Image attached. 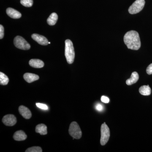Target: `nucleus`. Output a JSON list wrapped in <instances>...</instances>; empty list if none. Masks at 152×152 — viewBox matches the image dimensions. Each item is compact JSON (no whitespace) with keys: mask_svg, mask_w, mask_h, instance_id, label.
<instances>
[{"mask_svg":"<svg viewBox=\"0 0 152 152\" xmlns=\"http://www.w3.org/2000/svg\"><path fill=\"white\" fill-rule=\"evenodd\" d=\"M65 55L68 64H72L75 59V52L73 45L70 40L67 39L65 41Z\"/></svg>","mask_w":152,"mask_h":152,"instance_id":"nucleus-2","label":"nucleus"},{"mask_svg":"<svg viewBox=\"0 0 152 152\" xmlns=\"http://www.w3.org/2000/svg\"><path fill=\"white\" fill-rule=\"evenodd\" d=\"M14 140L18 141H21L26 140L27 138V136L23 131L20 130L17 131L14 134L13 136Z\"/></svg>","mask_w":152,"mask_h":152,"instance_id":"nucleus-12","label":"nucleus"},{"mask_svg":"<svg viewBox=\"0 0 152 152\" xmlns=\"http://www.w3.org/2000/svg\"><path fill=\"white\" fill-rule=\"evenodd\" d=\"M36 105H37L38 107L39 108L41 109H42V110H47L48 109V107L47 105L45 104L37 103L36 104Z\"/></svg>","mask_w":152,"mask_h":152,"instance_id":"nucleus-21","label":"nucleus"},{"mask_svg":"<svg viewBox=\"0 0 152 152\" xmlns=\"http://www.w3.org/2000/svg\"><path fill=\"white\" fill-rule=\"evenodd\" d=\"M9 79L5 74L2 72H0V84L2 86H6L8 83Z\"/></svg>","mask_w":152,"mask_h":152,"instance_id":"nucleus-18","label":"nucleus"},{"mask_svg":"<svg viewBox=\"0 0 152 152\" xmlns=\"http://www.w3.org/2000/svg\"><path fill=\"white\" fill-rule=\"evenodd\" d=\"M101 144L102 145H104L108 141L110 137V129L105 123H104L101 126Z\"/></svg>","mask_w":152,"mask_h":152,"instance_id":"nucleus-4","label":"nucleus"},{"mask_svg":"<svg viewBox=\"0 0 152 152\" xmlns=\"http://www.w3.org/2000/svg\"><path fill=\"white\" fill-rule=\"evenodd\" d=\"M19 111L22 116L26 119H29L32 116L31 111L25 106H20L19 107Z\"/></svg>","mask_w":152,"mask_h":152,"instance_id":"nucleus-9","label":"nucleus"},{"mask_svg":"<svg viewBox=\"0 0 152 152\" xmlns=\"http://www.w3.org/2000/svg\"><path fill=\"white\" fill-rule=\"evenodd\" d=\"M21 4L25 7H32L33 4V0H21Z\"/></svg>","mask_w":152,"mask_h":152,"instance_id":"nucleus-19","label":"nucleus"},{"mask_svg":"<svg viewBox=\"0 0 152 152\" xmlns=\"http://www.w3.org/2000/svg\"><path fill=\"white\" fill-rule=\"evenodd\" d=\"M101 101L102 102L104 103H108L110 102V99L105 96H102V98H101Z\"/></svg>","mask_w":152,"mask_h":152,"instance_id":"nucleus-23","label":"nucleus"},{"mask_svg":"<svg viewBox=\"0 0 152 152\" xmlns=\"http://www.w3.org/2000/svg\"><path fill=\"white\" fill-rule=\"evenodd\" d=\"M6 12L8 15L13 19H19L21 17V14L20 12L12 8L7 9Z\"/></svg>","mask_w":152,"mask_h":152,"instance_id":"nucleus-10","label":"nucleus"},{"mask_svg":"<svg viewBox=\"0 0 152 152\" xmlns=\"http://www.w3.org/2000/svg\"><path fill=\"white\" fill-rule=\"evenodd\" d=\"M139 79L138 74L137 72H133L131 75L130 78L128 79L126 81V83L128 86H131L135 83L138 81Z\"/></svg>","mask_w":152,"mask_h":152,"instance_id":"nucleus-14","label":"nucleus"},{"mask_svg":"<svg viewBox=\"0 0 152 152\" xmlns=\"http://www.w3.org/2000/svg\"><path fill=\"white\" fill-rule=\"evenodd\" d=\"M15 46L18 48L23 50H29L31 46L23 38L20 36H17L15 37L14 41Z\"/></svg>","mask_w":152,"mask_h":152,"instance_id":"nucleus-6","label":"nucleus"},{"mask_svg":"<svg viewBox=\"0 0 152 152\" xmlns=\"http://www.w3.org/2000/svg\"><path fill=\"white\" fill-rule=\"evenodd\" d=\"M49 44H50V42H49Z\"/></svg>","mask_w":152,"mask_h":152,"instance_id":"nucleus-26","label":"nucleus"},{"mask_svg":"<svg viewBox=\"0 0 152 152\" xmlns=\"http://www.w3.org/2000/svg\"><path fill=\"white\" fill-rule=\"evenodd\" d=\"M31 37L34 40L42 45H47L49 44L48 39L44 36L34 34L32 35Z\"/></svg>","mask_w":152,"mask_h":152,"instance_id":"nucleus-8","label":"nucleus"},{"mask_svg":"<svg viewBox=\"0 0 152 152\" xmlns=\"http://www.w3.org/2000/svg\"><path fill=\"white\" fill-rule=\"evenodd\" d=\"M124 42L128 48L137 50L141 47V41L139 33L135 31H130L125 34Z\"/></svg>","mask_w":152,"mask_h":152,"instance_id":"nucleus-1","label":"nucleus"},{"mask_svg":"<svg viewBox=\"0 0 152 152\" xmlns=\"http://www.w3.org/2000/svg\"><path fill=\"white\" fill-rule=\"evenodd\" d=\"M23 78L28 83H31L39 79V77L35 74L26 73L23 75Z\"/></svg>","mask_w":152,"mask_h":152,"instance_id":"nucleus-11","label":"nucleus"},{"mask_svg":"<svg viewBox=\"0 0 152 152\" xmlns=\"http://www.w3.org/2000/svg\"><path fill=\"white\" fill-rule=\"evenodd\" d=\"M36 132L41 135H46L48 133L47 127L44 124L38 125L36 127Z\"/></svg>","mask_w":152,"mask_h":152,"instance_id":"nucleus-16","label":"nucleus"},{"mask_svg":"<svg viewBox=\"0 0 152 152\" xmlns=\"http://www.w3.org/2000/svg\"><path fill=\"white\" fill-rule=\"evenodd\" d=\"M96 109L97 110L99 111H102L103 110V106L100 104H97L96 105Z\"/></svg>","mask_w":152,"mask_h":152,"instance_id":"nucleus-25","label":"nucleus"},{"mask_svg":"<svg viewBox=\"0 0 152 152\" xmlns=\"http://www.w3.org/2000/svg\"><path fill=\"white\" fill-rule=\"evenodd\" d=\"M58 16L56 13H53L47 20V23L50 26H54L57 23Z\"/></svg>","mask_w":152,"mask_h":152,"instance_id":"nucleus-17","label":"nucleus"},{"mask_svg":"<svg viewBox=\"0 0 152 152\" xmlns=\"http://www.w3.org/2000/svg\"><path fill=\"white\" fill-rule=\"evenodd\" d=\"M29 64L30 66L35 68H42L44 66V63L42 61L37 59H31L29 61Z\"/></svg>","mask_w":152,"mask_h":152,"instance_id":"nucleus-13","label":"nucleus"},{"mask_svg":"<svg viewBox=\"0 0 152 152\" xmlns=\"http://www.w3.org/2000/svg\"><path fill=\"white\" fill-rule=\"evenodd\" d=\"M2 122L6 126H12L16 124V118L13 115H6L3 118Z\"/></svg>","mask_w":152,"mask_h":152,"instance_id":"nucleus-7","label":"nucleus"},{"mask_svg":"<svg viewBox=\"0 0 152 152\" xmlns=\"http://www.w3.org/2000/svg\"><path fill=\"white\" fill-rule=\"evenodd\" d=\"M140 94L143 96H149L151 93V89L149 86H143L139 89Z\"/></svg>","mask_w":152,"mask_h":152,"instance_id":"nucleus-15","label":"nucleus"},{"mask_svg":"<svg viewBox=\"0 0 152 152\" xmlns=\"http://www.w3.org/2000/svg\"><path fill=\"white\" fill-rule=\"evenodd\" d=\"M26 152H42V150L40 147L34 146L29 148L26 151Z\"/></svg>","mask_w":152,"mask_h":152,"instance_id":"nucleus-20","label":"nucleus"},{"mask_svg":"<svg viewBox=\"0 0 152 152\" xmlns=\"http://www.w3.org/2000/svg\"><path fill=\"white\" fill-rule=\"evenodd\" d=\"M4 27L1 25H0V39H2L4 35Z\"/></svg>","mask_w":152,"mask_h":152,"instance_id":"nucleus-22","label":"nucleus"},{"mask_svg":"<svg viewBox=\"0 0 152 152\" xmlns=\"http://www.w3.org/2000/svg\"><path fill=\"white\" fill-rule=\"evenodd\" d=\"M145 3V0H136L129 8V13L133 15L140 12L143 9Z\"/></svg>","mask_w":152,"mask_h":152,"instance_id":"nucleus-5","label":"nucleus"},{"mask_svg":"<svg viewBox=\"0 0 152 152\" xmlns=\"http://www.w3.org/2000/svg\"><path fill=\"white\" fill-rule=\"evenodd\" d=\"M146 72L147 74L149 75H152V64H151L147 67L146 69Z\"/></svg>","mask_w":152,"mask_h":152,"instance_id":"nucleus-24","label":"nucleus"},{"mask_svg":"<svg viewBox=\"0 0 152 152\" xmlns=\"http://www.w3.org/2000/svg\"><path fill=\"white\" fill-rule=\"evenodd\" d=\"M69 134L74 139H80L81 138L82 131L77 123L73 122L70 125Z\"/></svg>","mask_w":152,"mask_h":152,"instance_id":"nucleus-3","label":"nucleus"}]
</instances>
